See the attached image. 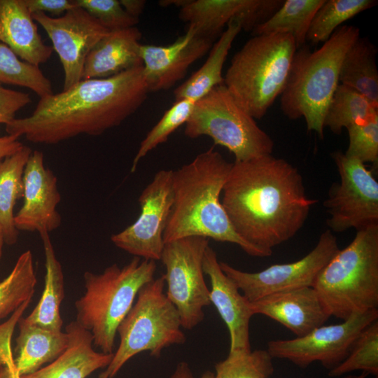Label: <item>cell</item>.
<instances>
[{
  "instance_id": "obj_1",
  "label": "cell",
  "mask_w": 378,
  "mask_h": 378,
  "mask_svg": "<svg viewBox=\"0 0 378 378\" xmlns=\"http://www.w3.org/2000/svg\"><path fill=\"white\" fill-rule=\"evenodd\" d=\"M221 195L236 233L268 257L300 231L317 202L307 197L298 168L272 154L234 161Z\"/></svg>"
},
{
  "instance_id": "obj_2",
  "label": "cell",
  "mask_w": 378,
  "mask_h": 378,
  "mask_svg": "<svg viewBox=\"0 0 378 378\" xmlns=\"http://www.w3.org/2000/svg\"><path fill=\"white\" fill-rule=\"evenodd\" d=\"M149 92L143 65L106 78L82 79L40 98L32 113L6 124L8 134L56 144L80 134L97 136L120 125Z\"/></svg>"
},
{
  "instance_id": "obj_3",
  "label": "cell",
  "mask_w": 378,
  "mask_h": 378,
  "mask_svg": "<svg viewBox=\"0 0 378 378\" xmlns=\"http://www.w3.org/2000/svg\"><path fill=\"white\" fill-rule=\"evenodd\" d=\"M232 164L212 147L172 172L174 200L164 244L201 237L237 244L251 256L268 257L236 233L222 205L220 195Z\"/></svg>"
},
{
  "instance_id": "obj_4",
  "label": "cell",
  "mask_w": 378,
  "mask_h": 378,
  "mask_svg": "<svg viewBox=\"0 0 378 378\" xmlns=\"http://www.w3.org/2000/svg\"><path fill=\"white\" fill-rule=\"evenodd\" d=\"M354 25L338 27L321 48L312 51L304 44L297 48L288 79L280 95L281 109L290 120L304 118L308 131L323 139L327 106L339 82L344 57L357 38Z\"/></svg>"
},
{
  "instance_id": "obj_5",
  "label": "cell",
  "mask_w": 378,
  "mask_h": 378,
  "mask_svg": "<svg viewBox=\"0 0 378 378\" xmlns=\"http://www.w3.org/2000/svg\"><path fill=\"white\" fill-rule=\"evenodd\" d=\"M155 261L134 257L120 267L114 263L102 272H85V293L75 302L76 321L90 332L93 345L113 354L117 330L134 304L139 290L154 279Z\"/></svg>"
},
{
  "instance_id": "obj_6",
  "label": "cell",
  "mask_w": 378,
  "mask_h": 378,
  "mask_svg": "<svg viewBox=\"0 0 378 378\" xmlns=\"http://www.w3.org/2000/svg\"><path fill=\"white\" fill-rule=\"evenodd\" d=\"M313 288L330 316L345 320L378 307V225L356 230L317 276Z\"/></svg>"
},
{
  "instance_id": "obj_7",
  "label": "cell",
  "mask_w": 378,
  "mask_h": 378,
  "mask_svg": "<svg viewBox=\"0 0 378 378\" xmlns=\"http://www.w3.org/2000/svg\"><path fill=\"white\" fill-rule=\"evenodd\" d=\"M297 47L288 34L253 36L232 57L223 84L254 119L265 116L286 83Z\"/></svg>"
},
{
  "instance_id": "obj_8",
  "label": "cell",
  "mask_w": 378,
  "mask_h": 378,
  "mask_svg": "<svg viewBox=\"0 0 378 378\" xmlns=\"http://www.w3.org/2000/svg\"><path fill=\"white\" fill-rule=\"evenodd\" d=\"M164 274L139 290L133 306L120 323L119 345L98 378H113L132 357L148 351L158 358L163 349L186 342L179 314L164 292Z\"/></svg>"
},
{
  "instance_id": "obj_9",
  "label": "cell",
  "mask_w": 378,
  "mask_h": 378,
  "mask_svg": "<svg viewBox=\"0 0 378 378\" xmlns=\"http://www.w3.org/2000/svg\"><path fill=\"white\" fill-rule=\"evenodd\" d=\"M184 134L191 139L209 136L215 144L229 150L235 162L271 155L274 145L224 84L195 102Z\"/></svg>"
},
{
  "instance_id": "obj_10",
  "label": "cell",
  "mask_w": 378,
  "mask_h": 378,
  "mask_svg": "<svg viewBox=\"0 0 378 378\" xmlns=\"http://www.w3.org/2000/svg\"><path fill=\"white\" fill-rule=\"evenodd\" d=\"M209 239L188 237L164 244L160 260L165 267L166 295L176 307L182 328L192 330L211 304L204 277L203 259Z\"/></svg>"
},
{
  "instance_id": "obj_11",
  "label": "cell",
  "mask_w": 378,
  "mask_h": 378,
  "mask_svg": "<svg viewBox=\"0 0 378 378\" xmlns=\"http://www.w3.org/2000/svg\"><path fill=\"white\" fill-rule=\"evenodd\" d=\"M340 181L330 189L323 206L328 230L342 232L378 225V182L359 160L336 151L332 154Z\"/></svg>"
},
{
  "instance_id": "obj_12",
  "label": "cell",
  "mask_w": 378,
  "mask_h": 378,
  "mask_svg": "<svg viewBox=\"0 0 378 378\" xmlns=\"http://www.w3.org/2000/svg\"><path fill=\"white\" fill-rule=\"evenodd\" d=\"M339 249L336 237L327 229L314 248L295 262L272 265L256 272L241 271L223 261L219 263L242 295L253 302L277 293L313 287L321 270Z\"/></svg>"
},
{
  "instance_id": "obj_13",
  "label": "cell",
  "mask_w": 378,
  "mask_h": 378,
  "mask_svg": "<svg viewBox=\"0 0 378 378\" xmlns=\"http://www.w3.org/2000/svg\"><path fill=\"white\" fill-rule=\"evenodd\" d=\"M377 318V309L356 313L340 323L321 326L302 337L270 341L267 350L273 358L288 360L300 368L319 362L330 370L345 359L360 333Z\"/></svg>"
},
{
  "instance_id": "obj_14",
  "label": "cell",
  "mask_w": 378,
  "mask_h": 378,
  "mask_svg": "<svg viewBox=\"0 0 378 378\" xmlns=\"http://www.w3.org/2000/svg\"><path fill=\"white\" fill-rule=\"evenodd\" d=\"M172 170L158 171L143 190L138 218L111 236L118 248L145 260H160L164 246V232L171 214L174 194Z\"/></svg>"
},
{
  "instance_id": "obj_15",
  "label": "cell",
  "mask_w": 378,
  "mask_h": 378,
  "mask_svg": "<svg viewBox=\"0 0 378 378\" xmlns=\"http://www.w3.org/2000/svg\"><path fill=\"white\" fill-rule=\"evenodd\" d=\"M31 16L52 41L64 71L63 90H68L82 80L88 55L109 31L77 6L57 18L41 12Z\"/></svg>"
},
{
  "instance_id": "obj_16",
  "label": "cell",
  "mask_w": 378,
  "mask_h": 378,
  "mask_svg": "<svg viewBox=\"0 0 378 378\" xmlns=\"http://www.w3.org/2000/svg\"><path fill=\"white\" fill-rule=\"evenodd\" d=\"M284 0H186L178 17L204 38L214 41L233 19L242 29L252 31L268 20Z\"/></svg>"
},
{
  "instance_id": "obj_17",
  "label": "cell",
  "mask_w": 378,
  "mask_h": 378,
  "mask_svg": "<svg viewBox=\"0 0 378 378\" xmlns=\"http://www.w3.org/2000/svg\"><path fill=\"white\" fill-rule=\"evenodd\" d=\"M23 203L14 216L17 230L50 232L57 229L62 218L57 210L61 200L57 178L45 167L43 153H31L23 174Z\"/></svg>"
},
{
  "instance_id": "obj_18",
  "label": "cell",
  "mask_w": 378,
  "mask_h": 378,
  "mask_svg": "<svg viewBox=\"0 0 378 378\" xmlns=\"http://www.w3.org/2000/svg\"><path fill=\"white\" fill-rule=\"evenodd\" d=\"M212 46L213 41L198 35L190 27L169 46L141 44L139 54L149 92L168 90L174 86Z\"/></svg>"
},
{
  "instance_id": "obj_19",
  "label": "cell",
  "mask_w": 378,
  "mask_h": 378,
  "mask_svg": "<svg viewBox=\"0 0 378 378\" xmlns=\"http://www.w3.org/2000/svg\"><path fill=\"white\" fill-rule=\"evenodd\" d=\"M203 270L211 283V304L215 306L229 331V351L251 350L249 323L253 314L250 302L223 272L216 253L210 246L204 255Z\"/></svg>"
},
{
  "instance_id": "obj_20",
  "label": "cell",
  "mask_w": 378,
  "mask_h": 378,
  "mask_svg": "<svg viewBox=\"0 0 378 378\" xmlns=\"http://www.w3.org/2000/svg\"><path fill=\"white\" fill-rule=\"evenodd\" d=\"M254 314L273 319L302 337L323 326L330 317L313 287L277 293L250 302Z\"/></svg>"
},
{
  "instance_id": "obj_21",
  "label": "cell",
  "mask_w": 378,
  "mask_h": 378,
  "mask_svg": "<svg viewBox=\"0 0 378 378\" xmlns=\"http://www.w3.org/2000/svg\"><path fill=\"white\" fill-rule=\"evenodd\" d=\"M66 332L69 340L66 350L50 363L21 378H86L108 365L113 353L96 351L90 331L74 321L66 326Z\"/></svg>"
},
{
  "instance_id": "obj_22",
  "label": "cell",
  "mask_w": 378,
  "mask_h": 378,
  "mask_svg": "<svg viewBox=\"0 0 378 378\" xmlns=\"http://www.w3.org/2000/svg\"><path fill=\"white\" fill-rule=\"evenodd\" d=\"M141 36L136 27L109 31L88 55L82 79L106 78L142 66L139 54Z\"/></svg>"
},
{
  "instance_id": "obj_23",
  "label": "cell",
  "mask_w": 378,
  "mask_h": 378,
  "mask_svg": "<svg viewBox=\"0 0 378 378\" xmlns=\"http://www.w3.org/2000/svg\"><path fill=\"white\" fill-rule=\"evenodd\" d=\"M0 41L21 60L38 66L52 55L24 0H0Z\"/></svg>"
},
{
  "instance_id": "obj_24",
  "label": "cell",
  "mask_w": 378,
  "mask_h": 378,
  "mask_svg": "<svg viewBox=\"0 0 378 378\" xmlns=\"http://www.w3.org/2000/svg\"><path fill=\"white\" fill-rule=\"evenodd\" d=\"M16 338L15 370L20 376L32 373L47 363L52 362L67 348L69 335L66 332H55L27 322L18 321Z\"/></svg>"
},
{
  "instance_id": "obj_25",
  "label": "cell",
  "mask_w": 378,
  "mask_h": 378,
  "mask_svg": "<svg viewBox=\"0 0 378 378\" xmlns=\"http://www.w3.org/2000/svg\"><path fill=\"white\" fill-rule=\"evenodd\" d=\"M241 30L242 23L239 19H233L227 24L211 46L203 65L174 90L176 101L187 99L197 102L216 86L223 84L224 64L234 39Z\"/></svg>"
},
{
  "instance_id": "obj_26",
  "label": "cell",
  "mask_w": 378,
  "mask_h": 378,
  "mask_svg": "<svg viewBox=\"0 0 378 378\" xmlns=\"http://www.w3.org/2000/svg\"><path fill=\"white\" fill-rule=\"evenodd\" d=\"M45 254V283L42 295L32 312L24 318L29 323L55 331H62L61 303L64 298V279L49 233H39Z\"/></svg>"
},
{
  "instance_id": "obj_27",
  "label": "cell",
  "mask_w": 378,
  "mask_h": 378,
  "mask_svg": "<svg viewBox=\"0 0 378 378\" xmlns=\"http://www.w3.org/2000/svg\"><path fill=\"white\" fill-rule=\"evenodd\" d=\"M377 48L366 37H359L346 52L340 71L339 82L349 86L378 106Z\"/></svg>"
},
{
  "instance_id": "obj_28",
  "label": "cell",
  "mask_w": 378,
  "mask_h": 378,
  "mask_svg": "<svg viewBox=\"0 0 378 378\" xmlns=\"http://www.w3.org/2000/svg\"><path fill=\"white\" fill-rule=\"evenodd\" d=\"M32 150L27 146L0 160V224L5 243L15 244L18 230L14 223V207L23 197V174Z\"/></svg>"
},
{
  "instance_id": "obj_29",
  "label": "cell",
  "mask_w": 378,
  "mask_h": 378,
  "mask_svg": "<svg viewBox=\"0 0 378 378\" xmlns=\"http://www.w3.org/2000/svg\"><path fill=\"white\" fill-rule=\"evenodd\" d=\"M324 0H286L266 21L258 25L253 36L288 34L294 39L297 48L306 44L312 20Z\"/></svg>"
},
{
  "instance_id": "obj_30",
  "label": "cell",
  "mask_w": 378,
  "mask_h": 378,
  "mask_svg": "<svg viewBox=\"0 0 378 378\" xmlns=\"http://www.w3.org/2000/svg\"><path fill=\"white\" fill-rule=\"evenodd\" d=\"M377 113L378 106L356 90L339 83L327 106L323 126L339 134Z\"/></svg>"
},
{
  "instance_id": "obj_31",
  "label": "cell",
  "mask_w": 378,
  "mask_h": 378,
  "mask_svg": "<svg viewBox=\"0 0 378 378\" xmlns=\"http://www.w3.org/2000/svg\"><path fill=\"white\" fill-rule=\"evenodd\" d=\"M36 283L33 255L27 250L18 257L9 274L0 281V319L31 300Z\"/></svg>"
},
{
  "instance_id": "obj_32",
  "label": "cell",
  "mask_w": 378,
  "mask_h": 378,
  "mask_svg": "<svg viewBox=\"0 0 378 378\" xmlns=\"http://www.w3.org/2000/svg\"><path fill=\"white\" fill-rule=\"evenodd\" d=\"M377 3L375 0H324L312 20L306 42L312 45L326 42L343 22Z\"/></svg>"
},
{
  "instance_id": "obj_33",
  "label": "cell",
  "mask_w": 378,
  "mask_h": 378,
  "mask_svg": "<svg viewBox=\"0 0 378 378\" xmlns=\"http://www.w3.org/2000/svg\"><path fill=\"white\" fill-rule=\"evenodd\" d=\"M0 83L29 88L40 98L52 94L50 80L38 66L20 59L0 43Z\"/></svg>"
},
{
  "instance_id": "obj_34",
  "label": "cell",
  "mask_w": 378,
  "mask_h": 378,
  "mask_svg": "<svg viewBox=\"0 0 378 378\" xmlns=\"http://www.w3.org/2000/svg\"><path fill=\"white\" fill-rule=\"evenodd\" d=\"M357 370L374 376L378 374V319L360 333L348 356L330 370L328 374L338 377Z\"/></svg>"
},
{
  "instance_id": "obj_35",
  "label": "cell",
  "mask_w": 378,
  "mask_h": 378,
  "mask_svg": "<svg viewBox=\"0 0 378 378\" xmlns=\"http://www.w3.org/2000/svg\"><path fill=\"white\" fill-rule=\"evenodd\" d=\"M267 349L229 351L215 365L216 378H270L274 368Z\"/></svg>"
},
{
  "instance_id": "obj_36",
  "label": "cell",
  "mask_w": 378,
  "mask_h": 378,
  "mask_svg": "<svg viewBox=\"0 0 378 378\" xmlns=\"http://www.w3.org/2000/svg\"><path fill=\"white\" fill-rule=\"evenodd\" d=\"M195 102L191 99H179L167 109L160 120L148 132L141 142L135 155L131 172H134L139 161L158 146L167 141L169 136L189 118Z\"/></svg>"
},
{
  "instance_id": "obj_37",
  "label": "cell",
  "mask_w": 378,
  "mask_h": 378,
  "mask_svg": "<svg viewBox=\"0 0 378 378\" xmlns=\"http://www.w3.org/2000/svg\"><path fill=\"white\" fill-rule=\"evenodd\" d=\"M349 146L344 153L363 164H378V113L347 129Z\"/></svg>"
},
{
  "instance_id": "obj_38",
  "label": "cell",
  "mask_w": 378,
  "mask_h": 378,
  "mask_svg": "<svg viewBox=\"0 0 378 378\" xmlns=\"http://www.w3.org/2000/svg\"><path fill=\"white\" fill-rule=\"evenodd\" d=\"M109 31L134 27L139 19L130 15L119 0H74Z\"/></svg>"
},
{
  "instance_id": "obj_39",
  "label": "cell",
  "mask_w": 378,
  "mask_h": 378,
  "mask_svg": "<svg viewBox=\"0 0 378 378\" xmlns=\"http://www.w3.org/2000/svg\"><path fill=\"white\" fill-rule=\"evenodd\" d=\"M31 301V300H29L24 302L6 322L0 324V360L3 366L10 367L14 365V357L11 349L12 335L16 324L18 323Z\"/></svg>"
},
{
  "instance_id": "obj_40",
  "label": "cell",
  "mask_w": 378,
  "mask_h": 378,
  "mask_svg": "<svg viewBox=\"0 0 378 378\" xmlns=\"http://www.w3.org/2000/svg\"><path fill=\"white\" fill-rule=\"evenodd\" d=\"M31 102L29 94L0 85V118L5 125L14 119L15 113Z\"/></svg>"
},
{
  "instance_id": "obj_41",
  "label": "cell",
  "mask_w": 378,
  "mask_h": 378,
  "mask_svg": "<svg viewBox=\"0 0 378 378\" xmlns=\"http://www.w3.org/2000/svg\"><path fill=\"white\" fill-rule=\"evenodd\" d=\"M24 2L31 14L47 12L56 18L76 6L74 0H24Z\"/></svg>"
},
{
  "instance_id": "obj_42",
  "label": "cell",
  "mask_w": 378,
  "mask_h": 378,
  "mask_svg": "<svg viewBox=\"0 0 378 378\" xmlns=\"http://www.w3.org/2000/svg\"><path fill=\"white\" fill-rule=\"evenodd\" d=\"M18 139V137L10 134L0 136V160L22 148L24 145L19 141Z\"/></svg>"
},
{
  "instance_id": "obj_43",
  "label": "cell",
  "mask_w": 378,
  "mask_h": 378,
  "mask_svg": "<svg viewBox=\"0 0 378 378\" xmlns=\"http://www.w3.org/2000/svg\"><path fill=\"white\" fill-rule=\"evenodd\" d=\"M119 1L130 15L137 19L143 13L146 4L144 0H119Z\"/></svg>"
},
{
  "instance_id": "obj_44",
  "label": "cell",
  "mask_w": 378,
  "mask_h": 378,
  "mask_svg": "<svg viewBox=\"0 0 378 378\" xmlns=\"http://www.w3.org/2000/svg\"><path fill=\"white\" fill-rule=\"evenodd\" d=\"M169 378H194L189 365L186 362L178 363Z\"/></svg>"
},
{
  "instance_id": "obj_45",
  "label": "cell",
  "mask_w": 378,
  "mask_h": 378,
  "mask_svg": "<svg viewBox=\"0 0 378 378\" xmlns=\"http://www.w3.org/2000/svg\"><path fill=\"white\" fill-rule=\"evenodd\" d=\"M186 0H176V1H160L159 2L160 5L162 6H168L170 5H175L179 7L182 6L185 3Z\"/></svg>"
},
{
  "instance_id": "obj_46",
  "label": "cell",
  "mask_w": 378,
  "mask_h": 378,
  "mask_svg": "<svg viewBox=\"0 0 378 378\" xmlns=\"http://www.w3.org/2000/svg\"><path fill=\"white\" fill-rule=\"evenodd\" d=\"M4 368H5L6 370V372H8L9 378H21V377L17 372L15 365H13V367H10V368H6V367H4Z\"/></svg>"
},
{
  "instance_id": "obj_47",
  "label": "cell",
  "mask_w": 378,
  "mask_h": 378,
  "mask_svg": "<svg viewBox=\"0 0 378 378\" xmlns=\"http://www.w3.org/2000/svg\"><path fill=\"white\" fill-rule=\"evenodd\" d=\"M4 244H6L5 243L4 235V232H3V230H2V227H1V224H0V260H1V255H2L3 247H4Z\"/></svg>"
},
{
  "instance_id": "obj_48",
  "label": "cell",
  "mask_w": 378,
  "mask_h": 378,
  "mask_svg": "<svg viewBox=\"0 0 378 378\" xmlns=\"http://www.w3.org/2000/svg\"><path fill=\"white\" fill-rule=\"evenodd\" d=\"M368 375L369 374L362 372L360 374H346L342 378H366Z\"/></svg>"
},
{
  "instance_id": "obj_49",
  "label": "cell",
  "mask_w": 378,
  "mask_h": 378,
  "mask_svg": "<svg viewBox=\"0 0 378 378\" xmlns=\"http://www.w3.org/2000/svg\"><path fill=\"white\" fill-rule=\"evenodd\" d=\"M200 378H216L214 373L211 372H204Z\"/></svg>"
},
{
  "instance_id": "obj_50",
  "label": "cell",
  "mask_w": 378,
  "mask_h": 378,
  "mask_svg": "<svg viewBox=\"0 0 378 378\" xmlns=\"http://www.w3.org/2000/svg\"><path fill=\"white\" fill-rule=\"evenodd\" d=\"M3 367V364L1 363V361L0 360V369Z\"/></svg>"
},
{
  "instance_id": "obj_51",
  "label": "cell",
  "mask_w": 378,
  "mask_h": 378,
  "mask_svg": "<svg viewBox=\"0 0 378 378\" xmlns=\"http://www.w3.org/2000/svg\"><path fill=\"white\" fill-rule=\"evenodd\" d=\"M1 123H4V124L3 120L0 118V124H1Z\"/></svg>"
}]
</instances>
